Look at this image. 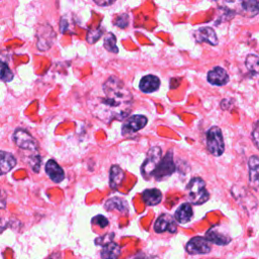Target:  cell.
Segmentation results:
<instances>
[{
    "label": "cell",
    "mask_w": 259,
    "mask_h": 259,
    "mask_svg": "<svg viewBox=\"0 0 259 259\" xmlns=\"http://www.w3.org/2000/svg\"><path fill=\"white\" fill-rule=\"evenodd\" d=\"M101 97L93 100L92 114L98 119L110 123L113 119L123 120L132 109L133 95L122 81L110 76L102 85Z\"/></svg>",
    "instance_id": "cell-1"
},
{
    "label": "cell",
    "mask_w": 259,
    "mask_h": 259,
    "mask_svg": "<svg viewBox=\"0 0 259 259\" xmlns=\"http://www.w3.org/2000/svg\"><path fill=\"white\" fill-rule=\"evenodd\" d=\"M187 194L191 203L202 204L209 198V193L205 188V182L200 177L192 178L187 184Z\"/></svg>",
    "instance_id": "cell-2"
},
{
    "label": "cell",
    "mask_w": 259,
    "mask_h": 259,
    "mask_svg": "<svg viewBox=\"0 0 259 259\" xmlns=\"http://www.w3.org/2000/svg\"><path fill=\"white\" fill-rule=\"evenodd\" d=\"M207 150L213 156H221L225 151V144L222 131L219 126L210 127L206 133Z\"/></svg>",
    "instance_id": "cell-3"
},
{
    "label": "cell",
    "mask_w": 259,
    "mask_h": 259,
    "mask_svg": "<svg viewBox=\"0 0 259 259\" xmlns=\"http://www.w3.org/2000/svg\"><path fill=\"white\" fill-rule=\"evenodd\" d=\"M12 139L18 148L24 151H28L33 155L37 154V150H38L37 142L27 131L23 128H17L13 133Z\"/></svg>",
    "instance_id": "cell-4"
},
{
    "label": "cell",
    "mask_w": 259,
    "mask_h": 259,
    "mask_svg": "<svg viewBox=\"0 0 259 259\" xmlns=\"http://www.w3.org/2000/svg\"><path fill=\"white\" fill-rule=\"evenodd\" d=\"M162 160V150L160 147H152L147 154V158L141 167V173L145 179H149L153 176L155 169Z\"/></svg>",
    "instance_id": "cell-5"
},
{
    "label": "cell",
    "mask_w": 259,
    "mask_h": 259,
    "mask_svg": "<svg viewBox=\"0 0 259 259\" xmlns=\"http://www.w3.org/2000/svg\"><path fill=\"white\" fill-rule=\"evenodd\" d=\"M174 171H175V164L173 161V154H172V151H168L167 154L162 158V160L158 164L157 168L153 173V176L157 180H163L169 177L170 175H172Z\"/></svg>",
    "instance_id": "cell-6"
},
{
    "label": "cell",
    "mask_w": 259,
    "mask_h": 259,
    "mask_svg": "<svg viewBox=\"0 0 259 259\" xmlns=\"http://www.w3.org/2000/svg\"><path fill=\"white\" fill-rule=\"evenodd\" d=\"M148 122V119L145 115L142 114H135L130 116L122 124L121 134L123 136H128L131 134H134L143 127L146 126Z\"/></svg>",
    "instance_id": "cell-7"
},
{
    "label": "cell",
    "mask_w": 259,
    "mask_h": 259,
    "mask_svg": "<svg viewBox=\"0 0 259 259\" xmlns=\"http://www.w3.org/2000/svg\"><path fill=\"white\" fill-rule=\"evenodd\" d=\"M211 247L209 242L202 237H194L189 240L186 244V251L189 254L197 255V254H205L210 252Z\"/></svg>",
    "instance_id": "cell-8"
},
{
    "label": "cell",
    "mask_w": 259,
    "mask_h": 259,
    "mask_svg": "<svg viewBox=\"0 0 259 259\" xmlns=\"http://www.w3.org/2000/svg\"><path fill=\"white\" fill-rule=\"evenodd\" d=\"M154 230L157 233H163V232H170V233H175L177 230L176 222L173 217H171L168 213H163L161 214L155 222L154 225Z\"/></svg>",
    "instance_id": "cell-9"
},
{
    "label": "cell",
    "mask_w": 259,
    "mask_h": 259,
    "mask_svg": "<svg viewBox=\"0 0 259 259\" xmlns=\"http://www.w3.org/2000/svg\"><path fill=\"white\" fill-rule=\"evenodd\" d=\"M205 239L208 241V242H211L213 244H217V245H220V246H224V245H227L230 243L231 241V238L224 234L221 230H220V227L219 226H214L212 228H210L206 234H205Z\"/></svg>",
    "instance_id": "cell-10"
},
{
    "label": "cell",
    "mask_w": 259,
    "mask_h": 259,
    "mask_svg": "<svg viewBox=\"0 0 259 259\" xmlns=\"http://www.w3.org/2000/svg\"><path fill=\"white\" fill-rule=\"evenodd\" d=\"M194 37L199 42H207L212 46H217L219 42L214 30L208 26H203L198 28L194 32Z\"/></svg>",
    "instance_id": "cell-11"
},
{
    "label": "cell",
    "mask_w": 259,
    "mask_h": 259,
    "mask_svg": "<svg viewBox=\"0 0 259 259\" xmlns=\"http://www.w3.org/2000/svg\"><path fill=\"white\" fill-rule=\"evenodd\" d=\"M207 81L215 86H223L229 82V75L222 67H214L207 73Z\"/></svg>",
    "instance_id": "cell-12"
},
{
    "label": "cell",
    "mask_w": 259,
    "mask_h": 259,
    "mask_svg": "<svg viewBox=\"0 0 259 259\" xmlns=\"http://www.w3.org/2000/svg\"><path fill=\"white\" fill-rule=\"evenodd\" d=\"M249 166V184L252 188L257 189L259 187V158L257 156H251L248 162Z\"/></svg>",
    "instance_id": "cell-13"
},
{
    "label": "cell",
    "mask_w": 259,
    "mask_h": 259,
    "mask_svg": "<svg viewBox=\"0 0 259 259\" xmlns=\"http://www.w3.org/2000/svg\"><path fill=\"white\" fill-rule=\"evenodd\" d=\"M46 172L48 176L56 183H60L65 177L64 170L55 160H49L46 163Z\"/></svg>",
    "instance_id": "cell-14"
},
{
    "label": "cell",
    "mask_w": 259,
    "mask_h": 259,
    "mask_svg": "<svg viewBox=\"0 0 259 259\" xmlns=\"http://www.w3.org/2000/svg\"><path fill=\"white\" fill-rule=\"evenodd\" d=\"M160 86V80L155 75H147L140 81V90L145 93H152L156 91Z\"/></svg>",
    "instance_id": "cell-15"
},
{
    "label": "cell",
    "mask_w": 259,
    "mask_h": 259,
    "mask_svg": "<svg viewBox=\"0 0 259 259\" xmlns=\"http://www.w3.org/2000/svg\"><path fill=\"white\" fill-rule=\"evenodd\" d=\"M16 165V158L4 151H0V175L8 173Z\"/></svg>",
    "instance_id": "cell-16"
},
{
    "label": "cell",
    "mask_w": 259,
    "mask_h": 259,
    "mask_svg": "<svg viewBox=\"0 0 259 259\" xmlns=\"http://www.w3.org/2000/svg\"><path fill=\"white\" fill-rule=\"evenodd\" d=\"M124 179V172L123 170L117 166L112 165L109 170V186L111 189H117L121 182Z\"/></svg>",
    "instance_id": "cell-17"
},
{
    "label": "cell",
    "mask_w": 259,
    "mask_h": 259,
    "mask_svg": "<svg viewBox=\"0 0 259 259\" xmlns=\"http://www.w3.org/2000/svg\"><path fill=\"white\" fill-rule=\"evenodd\" d=\"M193 217V210L188 202L182 203L175 211V220L180 224L188 223Z\"/></svg>",
    "instance_id": "cell-18"
},
{
    "label": "cell",
    "mask_w": 259,
    "mask_h": 259,
    "mask_svg": "<svg viewBox=\"0 0 259 259\" xmlns=\"http://www.w3.org/2000/svg\"><path fill=\"white\" fill-rule=\"evenodd\" d=\"M142 197L147 205H156L162 200V193L157 188H150L143 191Z\"/></svg>",
    "instance_id": "cell-19"
},
{
    "label": "cell",
    "mask_w": 259,
    "mask_h": 259,
    "mask_svg": "<svg viewBox=\"0 0 259 259\" xmlns=\"http://www.w3.org/2000/svg\"><path fill=\"white\" fill-rule=\"evenodd\" d=\"M104 207L107 209V210H112V209H117L118 211L122 212V213H127V210H128V206H127V203L126 201L121 198V197H112V198H109L105 204H104Z\"/></svg>",
    "instance_id": "cell-20"
},
{
    "label": "cell",
    "mask_w": 259,
    "mask_h": 259,
    "mask_svg": "<svg viewBox=\"0 0 259 259\" xmlns=\"http://www.w3.org/2000/svg\"><path fill=\"white\" fill-rule=\"evenodd\" d=\"M120 255V247L114 243L110 242L103 246L101 250V258L102 259H117Z\"/></svg>",
    "instance_id": "cell-21"
},
{
    "label": "cell",
    "mask_w": 259,
    "mask_h": 259,
    "mask_svg": "<svg viewBox=\"0 0 259 259\" xmlns=\"http://www.w3.org/2000/svg\"><path fill=\"white\" fill-rule=\"evenodd\" d=\"M241 13L253 17L256 14L259 13V1L249 0V1H243L241 3Z\"/></svg>",
    "instance_id": "cell-22"
},
{
    "label": "cell",
    "mask_w": 259,
    "mask_h": 259,
    "mask_svg": "<svg viewBox=\"0 0 259 259\" xmlns=\"http://www.w3.org/2000/svg\"><path fill=\"white\" fill-rule=\"evenodd\" d=\"M245 64H246L247 69L251 73H253L255 75L259 74V57H257L256 55H252V54L248 55L246 58Z\"/></svg>",
    "instance_id": "cell-23"
},
{
    "label": "cell",
    "mask_w": 259,
    "mask_h": 259,
    "mask_svg": "<svg viewBox=\"0 0 259 259\" xmlns=\"http://www.w3.org/2000/svg\"><path fill=\"white\" fill-rule=\"evenodd\" d=\"M103 46L108 52H111V53H117L118 52V49H117V46H116V38H115L114 34L111 33V32L107 33L106 36L104 37Z\"/></svg>",
    "instance_id": "cell-24"
},
{
    "label": "cell",
    "mask_w": 259,
    "mask_h": 259,
    "mask_svg": "<svg viewBox=\"0 0 259 259\" xmlns=\"http://www.w3.org/2000/svg\"><path fill=\"white\" fill-rule=\"evenodd\" d=\"M13 79V73L6 63L0 61V80L9 82Z\"/></svg>",
    "instance_id": "cell-25"
},
{
    "label": "cell",
    "mask_w": 259,
    "mask_h": 259,
    "mask_svg": "<svg viewBox=\"0 0 259 259\" xmlns=\"http://www.w3.org/2000/svg\"><path fill=\"white\" fill-rule=\"evenodd\" d=\"M102 28L100 26H98L97 28H90L87 32V35H86V40L89 42V44H94L96 42L102 35Z\"/></svg>",
    "instance_id": "cell-26"
},
{
    "label": "cell",
    "mask_w": 259,
    "mask_h": 259,
    "mask_svg": "<svg viewBox=\"0 0 259 259\" xmlns=\"http://www.w3.org/2000/svg\"><path fill=\"white\" fill-rule=\"evenodd\" d=\"M128 20H130V17L126 13H123V14H120L118 16H116L115 20H114V25L120 27V28H124L127 26L128 24Z\"/></svg>",
    "instance_id": "cell-27"
},
{
    "label": "cell",
    "mask_w": 259,
    "mask_h": 259,
    "mask_svg": "<svg viewBox=\"0 0 259 259\" xmlns=\"http://www.w3.org/2000/svg\"><path fill=\"white\" fill-rule=\"evenodd\" d=\"M28 163L32 167L34 172H38L39 166H40V157H39V155L36 154V155H33L32 157H29Z\"/></svg>",
    "instance_id": "cell-28"
},
{
    "label": "cell",
    "mask_w": 259,
    "mask_h": 259,
    "mask_svg": "<svg viewBox=\"0 0 259 259\" xmlns=\"http://www.w3.org/2000/svg\"><path fill=\"white\" fill-rule=\"evenodd\" d=\"M92 223L95 224V225H98V226L101 227V228H105V227L108 226V221H107V219H106L105 217H103V215H100V214L94 217V218L92 219Z\"/></svg>",
    "instance_id": "cell-29"
},
{
    "label": "cell",
    "mask_w": 259,
    "mask_h": 259,
    "mask_svg": "<svg viewBox=\"0 0 259 259\" xmlns=\"http://www.w3.org/2000/svg\"><path fill=\"white\" fill-rule=\"evenodd\" d=\"M111 238H113V233H111V234H106V235H104V236H102V237L97 238L96 244H100V245H102V246H105L106 244H108V243L111 242Z\"/></svg>",
    "instance_id": "cell-30"
},
{
    "label": "cell",
    "mask_w": 259,
    "mask_h": 259,
    "mask_svg": "<svg viewBox=\"0 0 259 259\" xmlns=\"http://www.w3.org/2000/svg\"><path fill=\"white\" fill-rule=\"evenodd\" d=\"M252 138H253V142L256 145V147L259 149V121L256 122L253 133H252Z\"/></svg>",
    "instance_id": "cell-31"
},
{
    "label": "cell",
    "mask_w": 259,
    "mask_h": 259,
    "mask_svg": "<svg viewBox=\"0 0 259 259\" xmlns=\"http://www.w3.org/2000/svg\"><path fill=\"white\" fill-rule=\"evenodd\" d=\"M94 3L99 5V6H108V5H111L112 3H114L113 0L111 1H98V0H94Z\"/></svg>",
    "instance_id": "cell-32"
},
{
    "label": "cell",
    "mask_w": 259,
    "mask_h": 259,
    "mask_svg": "<svg viewBox=\"0 0 259 259\" xmlns=\"http://www.w3.org/2000/svg\"><path fill=\"white\" fill-rule=\"evenodd\" d=\"M6 206V199L5 196L2 194V192L0 191V208H5Z\"/></svg>",
    "instance_id": "cell-33"
},
{
    "label": "cell",
    "mask_w": 259,
    "mask_h": 259,
    "mask_svg": "<svg viewBox=\"0 0 259 259\" xmlns=\"http://www.w3.org/2000/svg\"><path fill=\"white\" fill-rule=\"evenodd\" d=\"M50 259H52V258H50Z\"/></svg>",
    "instance_id": "cell-34"
}]
</instances>
